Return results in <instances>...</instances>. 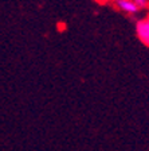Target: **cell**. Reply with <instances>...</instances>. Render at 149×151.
<instances>
[{
	"instance_id": "1",
	"label": "cell",
	"mask_w": 149,
	"mask_h": 151,
	"mask_svg": "<svg viewBox=\"0 0 149 151\" xmlns=\"http://www.w3.org/2000/svg\"><path fill=\"white\" fill-rule=\"evenodd\" d=\"M136 34H137V38L146 47H149V20L146 18L140 19L136 23Z\"/></svg>"
},
{
	"instance_id": "2",
	"label": "cell",
	"mask_w": 149,
	"mask_h": 151,
	"mask_svg": "<svg viewBox=\"0 0 149 151\" xmlns=\"http://www.w3.org/2000/svg\"><path fill=\"white\" fill-rule=\"evenodd\" d=\"M114 3L121 12L128 14V15H136L140 11V7L134 3V0H115Z\"/></svg>"
},
{
	"instance_id": "3",
	"label": "cell",
	"mask_w": 149,
	"mask_h": 151,
	"mask_svg": "<svg viewBox=\"0 0 149 151\" xmlns=\"http://www.w3.org/2000/svg\"><path fill=\"white\" fill-rule=\"evenodd\" d=\"M134 3L140 7V9H143L149 6V0H134Z\"/></svg>"
},
{
	"instance_id": "4",
	"label": "cell",
	"mask_w": 149,
	"mask_h": 151,
	"mask_svg": "<svg viewBox=\"0 0 149 151\" xmlns=\"http://www.w3.org/2000/svg\"><path fill=\"white\" fill-rule=\"evenodd\" d=\"M101 1H113V3H114L115 0H101Z\"/></svg>"
},
{
	"instance_id": "5",
	"label": "cell",
	"mask_w": 149,
	"mask_h": 151,
	"mask_svg": "<svg viewBox=\"0 0 149 151\" xmlns=\"http://www.w3.org/2000/svg\"><path fill=\"white\" fill-rule=\"evenodd\" d=\"M146 19H148V20H149V15H148V16H146Z\"/></svg>"
},
{
	"instance_id": "6",
	"label": "cell",
	"mask_w": 149,
	"mask_h": 151,
	"mask_svg": "<svg viewBox=\"0 0 149 151\" xmlns=\"http://www.w3.org/2000/svg\"><path fill=\"white\" fill-rule=\"evenodd\" d=\"M97 1H101V0H97Z\"/></svg>"
}]
</instances>
